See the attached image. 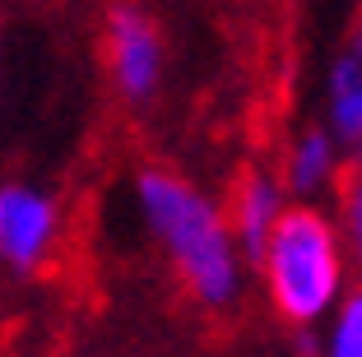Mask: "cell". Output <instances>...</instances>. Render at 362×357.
I'll return each mask as SVG.
<instances>
[{"label": "cell", "instance_id": "obj_8", "mask_svg": "<svg viewBox=\"0 0 362 357\" xmlns=\"http://www.w3.org/2000/svg\"><path fill=\"white\" fill-rule=\"evenodd\" d=\"M316 357H362V283L316 329Z\"/></svg>", "mask_w": 362, "mask_h": 357}, {"label": "cell", "instance_id": "obj_7", "mask_svg": "<svg viewBox=\"0 0 362 357\" xmlns=\"http://www.w3.org/2000/svg\"><path fill=\"white\" fill-rule=\"evenodd\" d=\"M320 121H325L349 148H358V135H362V42L353 33H349V42L330 56V65H325Z\"/></svg>", "mask_w": 362, "mask_h": 357}, {"label": "cell", "instance_id": "obj_3", "mask_svg": "<svg viewBox=\"0 0 362 357\" xmlns=\"http://www.w3.org/2000/svg\"><path fill=\"white\" fill-rule=\"evenodd\" d=\"M65 242V213L37 181H0V264L10 274H42Z\"/></svg>", "mask_w": 362, "mask_h": 357}, {"label": "cell", "instance_id": "obj_6", "mask_svg": "<svg viewBox=\"0 0 362 357\" xmlns=\"http://www.w3.org/2000/svg\"><path fill=\"white\" fill-rule=\"evenodd\" d=\"M288 190L284 181H279V172L269 168V163H251V168H242L233 177V186H228L223 195V213H228V228H233V237L242 242L246 260L256 255V246L269 237V228L279 223V213L288 209Z\"/></svg>", "mask_w": 362, "mask_h": 357}, {"label": "cell", "instance_id": "obj_1", "mask_svg": "<svg viewBox=\"0 0 362 357\" xmlns=\"http://www.w3.org/2000/svg\"><path fill=\"white\" fill-rule=\"evenodd\" d=\"M130 209L139 232L158 246L181 293L200 311L228 315L242 306L251 283V260L228 228L223 200L209 195L186 172L149 163L130 177Z\"/></svg>", "mask_w": 362, "mask_h": 357}, {"label": "cell", "instance_id": "obj_4", "mask_svg": "<svg viewBox=\"0 0 362 357\" xmlns=\"http://www.w3.org/2000/svg\"><path fill=\"white\" fill-rule=\"evenodd\" d=\"M103 61H107V79H112L121 103L149 107L158 98L163 74H168V42H163L158 23L149 19V10H139V5L107 10Z\"/></svg>", "mask_w": 362, "mask_h": 357}, {"label": "cell", "instance_id": "obj_10", "mask_svg": "<svg viewBox=\"0 0 362 357\" xmlns=\"http://www.w3.org/2000/svg\"><path fill=\"white\" fill-rule=\"evenodd\" d=\"M353 153H362V135H358V148H353Z\"/></svg>", "mask_w": 362, "mask_h": 357}, {"label": "cell", "instance_id": "obj_2", "mask_svg": "<svg viewBox=\"0 0 362 357\" xmlns=\"http://www.w3.org/2000/svg\"><path fill=\"white\" fill-rule=\"evenodd\" d=\"M251 279L269 311L302 334H316L334 306L362 283L334 209L307 200H293L279 213L269 237L251 255Z\"/></svg>", "mask_w": 362, "mask_h": 357}, {"label": "cell", "instance_id": "obj_5", "mask_svg": "<svg viewBox=\"0 0 362 357\" xmlns=\"http://www.w3.org/2000/svg\"><path fill=\"white\" fill-rule=\"evenodd\" d=\"M353 163V148L334 135L325 121H307L279 148V181H284L288 200H307V204H330L339 190L344 172Z\"/></svg>", "mask_w": 362, "mask_h": 357}, {"label": "cell", "instance_id": "obj_9", "mask_svg": "<svg viewBox=\"0 0 362 357\" xmlns=\"http://www.w3.org/2000/svg\"><path fill=\"white\" fill-rule=\"evenodd\" d=\"M330 209H334V218H339V232H344L349 255H353V269H358V279H362V153H353V163H349V172H344L339 190H334Z\"/></svg>", "mask_w": 362, "mask_h": 357}]
</instances>
